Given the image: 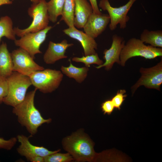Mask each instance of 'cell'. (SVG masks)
<instances>
[{"mask_svg": "<svg viewBox=\"0 0 162 162\" xmlns=\"http://www.w3.org/2000/svg\"><path fill=\"white\" fill-rule=\"evenodd\" d=\"M37 89L28 92L21 103L14 107L13 112L17 116L18 120L25 126L32 135L34 134L38 128L44 123H49L51 119H44L34 104V98Z\"/></svg>", "mask_w": 162, "mask_h": 162, "instance_id": "obj_1", "label": "cell"}, {"mask_svg": "<svg viewBox=\"0 0 162 162\" xmlns=\"http://www.w3.org/2000/svg\"><path fill=\"white\" fill-rule=\"evenodd\" d=\"M64 148L78 161H91L95 156L93 142L85 135L77 133L66 138Z\"/></svg>", "mask_w": 162, "mask_h": 162, "instance_id": "obj_2", "label": "cell"}, {"mask_svg": "<svg viewBox=\"0 0 162 162\" xmlns=\"http://www.w3.org/2000/svg\"><path fill=\"white\" fill-rule=\"evenodd\" d=\"M8 93L3 102L14 107L24 99L27 91L32 85L29 77L16 71L6 78Z\"/></svg>", "mask_w": 162, "mask_h": 162, "instance_id": "obj_3", "label": "cell"}, {"mask_svg": "<svg viewBox=\"0 0 162 162\" xmlns=\"http://www.w3.org/2000/svg\"><path fill=\"white\" fill-rule=\"evenodd\" d=\"M162 56V48L147 46L140 39L133 38L128 41L122 49L120 56L119 65L123 67L125 66L127 60L136 56L151 59Z\"/></svg>", "mask_w": 162, "mask_h": 162, "instance_id": "obj_4", "label": "cell"}, {"mask_svg": "<svg viewBox=\"0 0 162 162\" xmlns=\"http://www.w3.org/2000/svg\"><path fill=\"white\" fill-rule=\"evenodd\" d=\"M28 10L29 16L33 19L31 24L27 28L20 29L15 28L14 30L16 34L22 37L29 33L35 32L47 27L49 20L47 2L45 0H37Z\"/></svg>", "mask_w": 162, "mask_h": 162, "instance_id": "obj_5", "label": "cell"}, {"mask_svg": "<svg viewBox=\"0 0 162 162\" xmlns=\"http://www.w3.org/2000/svg\"><path fill=\"white\" fill-rule=\"evenodd\" d=\"M63 76L60 70L46 69L34 72L28 76L35 88L44 93H47L52 92L58 87Z\"/></svg>", "mask_w": 162, "mask_h": 162, "instance_id": "obj_6", "label": "cell"}, {"mask_svg": "<svg viewBox=\"0 0 162 162\" xmlns=\"http://www.w3.org/2000/svg\"><path fill=\"white\" fill-rule=\"evenodd\" d=\"M141 76L131 88L133 95L138 88L144 86L148 89L160 90L162 83V59L155 65L149 68L141 67L140 69Z\"/></svg>", "mask_w": 162, "mask_h": 162, "instance_id": "obj_7", "label": "cell"}, {"mask_svg": "<svg viewBox=\"0 0 162 162\" xmlns=\"http://www.w3.org/2000/svg\"><path fill=\"white\" fill-rule=\"evenodd\" d=\"M137 0H129L125 5L116 8L112 7L109 0H100L99 6L104 10H106L110 19L109 27L111 31L115 30L118 24L121 29L125 28L130 20L127 14L134 3Z\"/></svg>", "mask_w": 162, "mask_h": 162, "instance_id": "obj_8", "label": "cell"}, {"mask_svg": "<svg viewBox=\"0 0 162 162\" xmlns=\"http://www.w3.org/2000/svg\"><path fill=\"white\" fill-rule=\"evenodd\" d=\"M52 28L51 26H47L38 32L26 34L20 39L14 40L15 44L26 51L34 59L36 54L41 53L40 50V46L45 40L47 34Z\"/></svg>", "mask_w": 162, "mask_h": 162, "instance_id": "obj_9", "label": "cell"}, {"mask_svg": "<svg viewBox=\"0 0 162 162\" xmlns=\"http://www.w3.org/2000/svg\"><path fill=\"white\" fill-rule=\"evenodd\" d=\"M11 55L13 71L29 76L34 72L44 69L35 62L28 52L20 48L13 50Z\"/></svg>", "mask_w": 162, "mask_h": 162, "instance_id": "obj_10", "label": "cell"}, {"mask_svg": "<svg viewBox=\"0 0 162 162\" xmlns=\"http://www.w3.org/2000/svg\"><path fill=\"white\" fill-rule=\"evenodd\" d=\"M125 40L124 38L117 34H114L112 37L111 46L108 49H105L103 52L104 59L105 62L102 64L95 68L99 69L104 67L105 70H110L115 63L120 64V56L124 46Z\"/></svg>", "mask_w": 162, "mask_h": 162, "instance_id": "obj_11", "label": "cell"}, {"mask_svg": "<svg viewBox=\"0 0 162 162\" xmlns=\"http://www.w3.org/2000/svg\"><path fill=\"white\" fill-rule=\"evenodd\" d=\"M110 20V16L107 14L99 15L93 13L83 28L84 31L94 39L105 30Z\"/></svg>", "mask_w": 162, "mask_h": 162, "instance_id": "obj_12", "label": "cell"}, {"mask_svg": "<svg viewBox=\"0 0 162 162\" xmlns=\"http://www.w3.org/2000/svg\"><path fill=\"white\" fill-rule=\"evenodd\" d=\"M17 138L21 144L17 148L18 152L21 155L25 157L28 160L35 156L44 157L60 151V150L50 151L42 146H34L30 143L28 138L23 135L18 136Z\"/></svg>", "mask_w": 162, "mask_h": 162, "instance_id": "obj_13", "label": "cell"}, {"mask_svg": "<svg viewBox=\"0 0 162 162\" xmlns=\"http://www.w3.org/2000/svg\"><path fill=\"white\" fill-rule=\"evenodd\" d=\"M66 35L76 39L81 43L85 56L94 54L97 49L98 44L94 39L75 27L69 28L63 30Z\"/></svg>", "mask_w": 162, "mask_h": 162, "instance_id": "obj_14", "label": "cell"}, {"mask_svg": "<svg viewBox=\"0 0 162 162\" xmlns=\"http://www.w3.org/2000/svg\"><path fill=\"white\" fill-rule=\"evenodd\" d=\"M73 45V44L68 43L65 39L58 43L50 41L48 48L44 56V62L47 64H53L57 61L67 58L65 55L66 50Z\"/></svg>", "mask_w": 162, "mask_h": 162, "instance_id": "obj_15", "label": "cell"}, {"mask_svg": "<svg viewBox=\"0 0 162 162\" xmlns=\"http://www.w3.org/2000/svg\"><path fill=\"white\" fill-rule=\"evenodd\" d=\"M93 13L92 7L87 0H75L74 24L79 28H83Z\"/></svg>", "mask_w": 162, "mask_h": 162, "instance_id": "obj_16", "label": "cell"}, {"mask_svg": "<svg viewBox=\"0 0 162 162\" xmlns=\"http://www.w3.org/2000/svg\"><path fill=\"white\" fill-rule=\"evenodd\" d=\"M13 71V63L11 53L5 43L0 45V77L6 79Z\"/></svg>", "mask_w": 162, "mask_h": 162, "instance_id": "obj_17", "label": "cell"}, {"mask_svg": "<svg viewBox=\"0 0 162 162\" xmlns=\"http://www.w3.org/2000/svg\"><path fill=\"white\" fill-rule=\"evenodd\" d=\"M69 61L70 65L69 66H61V70L62 72L69 78L74 79L78 82L81 83L87 76L88 68L86 66L81 68L77 67L72 64L70 60Z\"/></svg>", "mask_w": 162, "mask_h": 162, "instance_id": "obj_18", "label": "cell"}, {"mask_svg": "<svg viewBox=\"0 0 162 162\" xmlns=\"http://www.w3.org/2000/svg\"><path fill=\"white\" fill-rule=\"evenodd\" d=\"M140 39L144 43L155 47L162 48V31L161 30H143Z\"/></svg>", "mask_w": 162, "mask_h": 162, "instance_id": "obj_19", "label": "cell"}, {"mask_svg": "<svg viewBox=\"0 0 162 162\" xmlns=\"http://www.w3.org/2000/svg\"><path fill=\"white\" fill-rule=\"evenodd\" d=\"M75 0H65L61 21L63 20L69 28L75 27L74 24Z\"/></svg>", "mask_w": 162, "mask_h": 162, "instance_id": "obj_20", "label": "cell"}, {"mask_svg": "<svg viewBox=\"0 0 162 162\" xmlns=\"http://www.w3.org/2000/svg\"><path fill=\"white\" fill-rule=\"evenodd\" d=\"M11 19L8 16H3L0 19V42L2 38L5 37L8 39L15 40L16 35L13 28Z\"/></svg>", "mask_w": 162, "mask_h": 162, "instance_id": "obj_21", "label": "cell"}, {"mask_svg": "<svg viewBox=\"0 0 162 162\" xmlns=\"http://www.w3.org/2000/svg\"><path fill=\"white\" fill-rule=\"evenodd\" d=\"M65 0H50L47 2L49 20L53 23L57 20L58 17L61 15Z\"/></svg>", "mask_w": 162, "mask_h": 162, "instance_id": "obj_22", "label": "cell"}, {"mask_svg": "<svg viewBox=\"0 0 162 162\" xmlns=\"http://www.w3.org/2000/svg\"><path fill=\"white\" fill-rule=\"evenodd\" d=\"M72 60L77 62L83 63L85 64V66L88 68L90 67L92 64H95L99 66L104 63L97 53L86 56H83L81 57H74L72 58Z\"/></svg>", "mask_w": 162, "mask_h": 162, "instance_id": "obj_23", "label": "cell"}, {"mask_svg": "<svg viewBox=\"0 0 162 162\" xmlns=\"http://www.w3.org/2000/svg\"><path fill=\"white\" fill-rule=\"evenodd\" d=\"M58 152L44 157V162H67L73 160V158L69 153L64 154Z\"/></svg>", "mask_w": 162, "mask_h": 162, "instance_id": "obj_24", "label": "cell"}, {"mask_svg": "<svg viewBox=\"0 0 162 162\" xmlns=\"http://www.w3.org/2000/svg\"><path fill=\"white\" fill-rule=\"evenodd\" d=\"M126 92L125 89H120L118 90L116 94L112 98L111 100L116 109L120 110L121 107L127 96V95L125 94Z\"/></svg>", "mask_w": 162, "mask_h": 162, "instance_id": "obj_25", "label": "cell"}, {"mask_svg": "<svg viewBox=\"0 0 162 162\" xmlns=\"http://www.w3.org/2000/svg\"><path fill=\"white\" fill-rule=\"evenodd\" d=\"M8 86L6 79L0 77V104L8 93Z\"/></svg>", "mask_w": 162, "mask_h": 162, "instance_id": "obj_26", "label": "cell"}, {"mask_svg": "<svg viewBox=\"0 0 162 162\" xmlns=\"http://www.w3.org/2000/svg\"><path fill=\"white\" fill-rule=\"evenodd\" d=\"M16 141V139L15 137L8 140L0 138V149L10 150L15 145Z\"/></svg>", "mask_w": 162, "mask_h": 162, "instance_id": "obj_27", "label": "cell"}, {"mask_svg": "<svg viewBox=\"0 0 162 162\" xmlns=\"http://www.w3.org/2000/svg\"><path fill=\"white\" fill-rule=\"evenodd\" d=\"M101 108L104 115L107 114L110 115L113 112L115 107L111 100H108L101 104Z\"/></svg>", "mask_w": 162, "mask_h": 162, "instance_id": "obj_28", "label": "cell"}, {"mask_svg": "<svg viewBox=\"0 0 162 162\" xmlns=\"http://www.w3.org/2000/svg\"><path fill=\"white\" fill-rule=\"evenodd\" d=\"M89 1L93 9V13L99 15L102 14L99 9L97 0Z\"/></svg>", "mask_w": 162, "mask_h": 162, "instance_id": "obj_29", "label": "cell"}, {"mask_svg": "<svg viewBox=\"0 0 162 162\" xmlns=\"http://www.w3.org/2000/svg\"><path fill=\"white\" fill-rule=\"evenodd\" d=\"M28 160L33 162H44V157L36 156L30 158Z\"/></svg>", "mask_w": 162, "mask_h": 162, "instance_id": "obj_30", "label": "cell"}, {"mask_svg": "<svg viewBox=\"0 0 162 162\" xmlns=\"http://www.w3.org/2000/svg\"><path fill=\"white\" fill-rule=\"evenodd\" d=\"M12 3L10 0H0V6L5 4H10Z\"/></svg>", "mask_w": 162, "mask_h": 162, "instance_id": "obj_31", "label": "cell"}, {"mask_svg": "<svg viewBox=\"0 0 162 162\" xmlns=\"http://www.w3.org/2000/svg\"><path fill=\"white\" fill-rule=\"evenodd\" d=\"M37 0H31V1H32V2H35Z\"/></svg>", "mask_w": 162, "mask_h": 162, "instance_id": "obj_32", "label": "cell"}]
</instances>
